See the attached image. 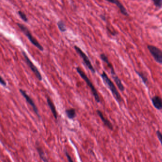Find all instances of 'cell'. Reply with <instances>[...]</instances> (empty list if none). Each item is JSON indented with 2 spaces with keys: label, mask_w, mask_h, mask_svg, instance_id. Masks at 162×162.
<instances>
[{
  "label": "cell",
  "mask_w": 162,
  "mask_h": 162,
  "mask_svg": "<svg viewBox=\"0 0 162 162\" xmlns=\"http://www.w3.org/2000/svg\"><path fill=\"white\" fill-rule=\"evenodd\" d=\"M101 77L105 85L109 88L111 91L112 94L115 98L116 101L119 102H121L122 101V99L121 95L120 94L118 91L116 89V87L112 81L109 78L105 71H103L102 73L101 74Z\"/></svg>",
  "instance_id": "6da1fadb"
},
{
  "label": "cell",
  "mask_w": 162,
  "mask_h": 162,
  "mask_svg": "<svg viewBox=\"0 0 162 162\" xmlns=\"http://www.w3.org/2000/svg\"><path fill=\"white\" fill-rule=\"evenodd\" d=\"M76 69L77 72H78V74L81 76V77L83 79V80L85 81L86 84H87L88 86L90 88V90L91 91L92 94L93 95L94 97L95 101L98 103H99L100 102V98H99V95L98 94V91L96 90L94 85H93V83H92L91 81L88 78V77L87 75H86L85 72H83L81 68H79V67H77L76 68Z\"/></svg>",
  "instance_id": "7a4b0ae2"
},
{
  "label": "cell",
  "mask_w": 162,
  "mask_h": 162,
  "mask_svg": "<svg viewBox=\"0 0 162 162\" xmlns=\"http://www.w3.org/2000/svg\"><path fill=\"white\" fill-rule=\"evenodd\" d=\"M18 27L21 29L22 32L24 33V35L28 38L29 41L32 43V44L35 46V47L39 49L40 51H43L44 48L43 46L40 45V44L37 41V39L33 37L31 32L29 31L28 28L26 27L25 26H24L23 24H20V23H17Z\"/></svg>",
  "instance_id": "3957f363"
},
{
  "label": "cell",
  "mask_w": 162,
  "mask_h": 162,
  "mask_svg": "<svg viewBox=\"0 0 162 162\" xmlns=\"http://www.w3.org/2000/svg\"><path fill=\"white\" fill-rule=\"evenodd\" d=\"M74 49H75V51H76V52L79 55L80 57L81 58L83 61V63L84 64L85 66L92 73L95 74L96 73V70L94 68L92 64L91 63V61L89 60V58H88V57L87 56V55L81 50V48H80L77 46H74Z\"/></svg>",
  "instance_id": "277c9868"
},
{
  "label": "cell",
  "mask_w": 162,
  "mask_h": 162,
  "mask_svg": "<svg viewBox=\"0 0 162 162\" xmlns=\"http://www.w3.org/2000/svg\"><path fill=\"white\" fill-rule=\"evenodd\" d=\"M22 54L24 59H25L26 64L28 65L29 68L31 69V71L34 74H35V76L37 77V78L40 81L43 80V77H42V75H41L40 72L39 71L38 69L37 68V67L33 64L32 61L30 60V59L27 56V54L24 51H22Z\"/></svg>",
  "instance_id": "5b68a950"
},
{
  "label": "cell",
  "mask_w": 162,
  "mask_h": 162,
  "mask_svg": "<svg viewBox=\"0 0 162 162\" xmlns=\"http://www.w3.org/2000/svg\"><path fill=\"white\" fill-rule=\"evenodd\" d=\"M147 48L154 60L158 63L162 64V50L153 45H148Z\"/></svg>",
  "instance_id": "8992f818"
},
{
  "label": "cell",
  "mask_w": 162,
  "mask_h": 162,
  "mask_svg": "<svg viewBox=\"0 0 162 162\" xmlns=\"http://www.w3.org/2000/svg\"><path fill=\"white\" fill-rule=\"evenodd\" d=\"M19 91H20V93H21L22 96L24 97L26 101L29 104V105L32 107L33 110L34 112H35L36 115H37V116H38V117H39V119L40 120V119H41V117H40V115L39 114V112L38 109L37 107L36 106V105H35V102H34L33 99H32V98H31V97H30L27 93H26V91H25L23 90V89H20L19 90Z\"/></svg>",
  "instance_id": "52a82bcc"
},
{
  "label": "cell",
  "mask_w": 162,
  "mask_h": 162,
  "mask_svg": "<svg viewBox=\"0 0 162 162\" xmlns=\"http://www.w3.org/2000/svg\"><path fill=\"white\" fill-rule=\"evenodd\" d=\"M97 113L105 126L108 127L111 131H113V125H112V124H111V122L109 121V120H108V119H106L105 117L104 116L102 112H101L100 110H98L97 111Z\"/></svg>",
  "instance_id": "ba28073f"
},
{
  "label": "cell",
  "mask_w": 162,
  "mask_h": 162,
  "mask_svg": "<svg viewBox=\"0 0 162 162\" xmlns=\"http://www.w3.org/2000/svg\"><path fill=\"white\" fill-rule=\"evenodd\" d=\"M152 102L154 108L158 110L162 109V99L158 96H155L152 98Z\"/></svg>",
  "instance_id": "9c48e42d"
},
{
  "label": "cell",
  "mask_w": 162,
  "mask_h": 162,
  "mask_svg": "<svg viewBox=\"0 0 162 162\" xmlns=\"http://www.w3.org/2000/svg\"><path fill=\"white\" fill-rule=\"evenodd\" d=\"M100 57L101 60H102L104 62H105L107 64L108 67L110 69V72H111V74H112V75L116 74H115V72L113 67L112 64L109 61L108 57L105 54H101L100 55Z\"/></svg>",
  "instance_id": "30bf717a"
},
{
  "label": "cell",
  "mask_w": 162,
  "mask_h": 162,
  "mask_svg": "<svg viewBox=\"0 0 162 162\" xmlns=\"http://www.w3.org/2000/svg\"><path fill=\"white\" fill-rule=\"evenodd\" d=\"M47 104H48V106H49V108L50 109L51 112H52V114L53 115L55 119L57 120L58 119V113H57L56 110V107L54 104L53 102H52L51 99L49 97L47 98Z\"/></svg>",
  "instance_id": "8fae6325"
},
{
  "label": "cell",
  "mask_w": 162,
  "mask_h": 162,
  "mask_svg": "<svg viewBox=\"0 0 162 162\" xmlns=\"http://www.w3.org/2000/svg\"><path fill=\"white\" fill-rule=\"evenodd\" d=\"M107 1L109 2H111V3L115 4L117 6L119 7V9L120 10L121 13L122 14H124L125 15H128V13L126 12V10L125 8L123 6V5L121 4L119 0H106Z\"/></svg>",
  "instance_id": "7c38bea8"
},
{
  "label": "cell",
  "mask_w": 162,
  "mask_h": 162,
  "mask_svg": "<svg viewBox=\"0 0 162 162\" xmlns=\"http://www.w3.org/2000/svg\"><path fill=\"white\" fill-rule=\"evenodd\" d=\"M36 149H37V152L39 154L40 157V159L43 160V162H49L48 158L46 157V155L45 154L43 150V148L41 147L39 145H38L37 144V146H36Z\"/></svg>",
  "instance_id": "4fadbf2b"
},
{
  "label": "cell",
  "mask_w": 162,
  "mask_h": 162,
  "mask_svg": "<svg viewBox=\"0 0 162 162\" xmlns=\"http://www.w3.org/2000/svg\"><path fill=\"white\" fill-rule=\"evenodd\" d=\"M112 78H113L115 82L116 85L118 86V88L120 90L122 91H124L125 88H124V85H123V84L121 82V80L116 75V74L112 75Z\"/></svg>",
  "instance_id": "5bb4252c"
},
{
  "label": "cell",
  "mask_w": 162,
  "mask_h": 162,
  "mask_svg": "<svg viewBox=\"0 0 162 162\" xmlns=\"http://www.w3.org/2000/svg\"><path fill=\"white\" fill-rule=\"evenodd\" d=\"M65 113L67 117L70 120H73L76 117V110L73 108H71V109L66 110Z\"/></svg>",
  "instance_id": "9a60e30c"
},
{
  "label": "cell",
  "mask_w": 162,
  "mask_h": 162,
  "mask_svg": "<svg viewBox=\"0 0 162 162\" xmlns=\"http://www.w3.org/2000/svg\"><path fill=\"white\" fill-rule=\"evenodd\" d=\"M57 26H58V28L60 29V31L62 32H64L66 31L67 29L65 24L63 21H59L57 23Z\"/></svg>",
  "instance_id": "2e32d148"
},
{
  "label": "cell",
  "mask_w": 162,
  "mask_h": 162,
  "mask_svg": "<svg viewBox=\"0 0 162 162\" xmlns=\"http://www.w3.org/2000/svg\"><path fill=\"white\" fill-rule=\"evenodd\" d=\"M137 74L139 75V77H140L143 80V82L145 84H146L148 82V79L147 78L146 76L143 74V73H141V72H137L136 71Z\"/></svg>",
  "instance_id": "e0dca14e"
},
{
  "label": "cell",
  "mask_w": 162,
  "mask_h": 162,
  "mask_svg": "<svg viewBox=\"0 0 162 162\" xmlns=\"http://www.w3.org/2000/svg\"><path fill=\"white\" fill-rule=\"evenodd\" d=\"M18 13L19 15L20 16V17H21L22 20H23L24 21L28 22V20L27 17V16H26V15H25L24 12H22V11H18Z\"/></svg>",
  "instance_id": "ac0fdd59"
},
{
  "label": "cell",
  "mask_w": 162,
  "mask_h": 162,
  "mask_svg": "<svg viewBox=\"0 0 162 162\" xmlns=\"http://www.w3.org/2000/svg\"><path fill=\"white\" fill-rule=\"evenodd\" d=\"M65 154L67 158V161L69 162H74L72 159V157L70 156V154L67 152V150H65Z\"/></svg>",
  "instance_id": "d6986e66"
},
{
  "label": "cell",
  "mask_w": 162,
  "mask_h": 162,
  "mask_svg": "<svg viewBox=\"0 0 162 162\" xmlns=\"http://www.w3.org/2000/svg\"><path fill=\"white\" fill-rule=\"evenodd\" d=\"M155 5L158 7H161L162 6V0H153Z\"/></svg>",
  "instance_id": "ffe728a7"
},
{
  "label": "cell",
  "mask_w": 162,
  "mask_h": 162,
  "mask_svg": "<svg viewBox=\"0 0 162 162\" xmlns=\"http://www.w3.org/2000/svg\"><path fill=\"white\" fill-rule=\"evenodd\" d=\"M157 135L158 138L159 139V141L161 143V145L162 146V134L159 131H157Z\"/></svg>",
  "instance_id": "44dd1931"
},
{
  "label": "cell",
  "mask_w": 162,
  "mask_h": 162,
  "mask_svg": "<svg viewBox=\"0 0 162 162\" xmlns=\"http://www.w3.org/2000/svg\"><path fill=\"white\" fill-rule=\"evenodd\" d=\"M0 83H1V84L2 85V86H6L7 85L6 82L5 80L2 78V76L1 77V79H0Z\"/></svg>",
  "instance_id": "7402d4cb"
}]
</instances>
